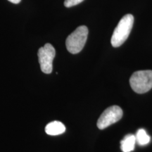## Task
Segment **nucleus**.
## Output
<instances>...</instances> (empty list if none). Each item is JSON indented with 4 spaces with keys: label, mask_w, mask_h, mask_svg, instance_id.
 <instances>
[{
    "label": "nucleus",
    "mask_w": 152,
    "mask_h": 152,
    "mask_svg": "<svg viewBox=\"0 0 152 152\" xmlns=\"http://www.w3.org/2000/svg\"><path fill=\"white\" fill-rule=\"evenodd\" d=\"M37 55L42 71L44 73L50 74L52 72L53 60L56 55L54 47L51 44H46L39 49Z\"/></svg>",
    "instance_id": "obj_4"
},
{
    "label": "nucleus",
    "mask_w": 152,
    "mask_h": 152,
    "mask_svg": "<svg viewBox=\"0 0 152 152\" xmlns=\"http://www.w3.org/2000/svg\"><path fill=\"white\" fill-rule=\"evenodd\" d=\"M136 143L135 135L132 134H127L121 142V149L123 152H130L134 149Z\"/></svg>",
    "instance_id": "obj_7"
},
{
    "label": "nucleus",
    "mask_w": 152,
    "mask_h": 152,
    "mask_svg": "<svg viewBox=\"0 0 152 152\" xmlns=\"http://www.w3.org/2000/svg\"><path fill=\"white\" fill-rule=\"evenodd\" d=\"M123 110L118 106H112L107 108L97 121V127L100 130H104L110 125L115 123L122 118Z\"/></svg>",
    "instance_id": "obj_5"
},
{
    "label": "nucleus",
    "mask_w": 152,
    "mask_h": 152,
    "mask_svg": "<svg viewBox=\"0 0 152 152\" xmlns=\"http://www.w3.org/2000/svg\"><path fill=\"white\" fill-rule=\"evenodd\" d=\"M136 142L141 146L147 145L149 143L151 137L148 135L147 132L144 129H140L136 133Z\"/></svg>",
    "instance_id": "obj_8"
},
{
    "label": "nucleus",
    "mask_w": 152,
    "mask_h": 152,
    "mask_svg": "<svg viewBox=\"0 0 152 152\" xmlns=\"http://www.w3.org/2000/svg\"><path fill=\"white\" fill-rule=\"evenodd\" d=\"M8 1H10V2H11V3L16 4H17L20 3L21 0H8Z\"/></svg>",
    "instance_id": "obj_10"
},
{
    "label": "nucleus",
    "mask_w": 152,
    "mask_h": 152,
    "mask_svg": "<svg viewBox=\"0 0 152 152\" xmlns=\"http://www.w3.org/2000/svg\"><path fill=\"white\" fill-rule=\"evenodd\" d=\"M130 86L134 92L144 94L152 88V71H139L134 72L130 79Z\"/></svg>",
    "instance_id": "obj_3"
},
{
    "label": "nucleus",
    "mask_w": 152,
    "mask_h": 152,
    "mask_svg": "<svg viewBox=\"0 0 152 152\" xmlns=\"http://www.w3.org/2000/svg\"><path fill=\"white\" fill-rule=\"evenodd\" d=\"M134 17L132 14H127L121 19L112 35L111 42L113 47H118L126 41L132 30Z\"/></svg>",
    "instance_id": "obj_1"
},
{
    "label": "nucleus",
    "mask_w": 152,
    "mask_h": 152,
    "mask_svg": "<svg viewBox=\"0 0 152 152\" xmlns=\"http://www.w3.org/2000/svg\"><path fill=\"white\" fill-rule=\"evenodd\" d=\"M65 125L60 121H53L48 123L45 128V132L49 135H58L65 132Z\"/></svg>",
    "instance_id": "obj_6"
},
{
    "label": "nucleus",
    "mask_w": 152,
    "mask_h": 152,
    "mask_svg": "<svg viewBox=\"0 0 152 152\" xmlns=\"http://www.w3.org/2000/svg\"><path fill=\"white\" fill-rule=\"evenodd\" d=\"M84 0H65L64 1V6L67 8L74 7V6L78 4L83 2Z\"/></svg>",
    "instance_id": "obj_9"
},
{
    "label": "nucleus",
    "mask_w": 152,
    "mask_h": 152,
    "mask_svg": "<svg viewBox=\"0 0 152 152\" xmlns=\"http://www.w3.org/2000/svg\"><path fill=\"white\" fill-rule=\"evenodd\" d=\"M88 36V28L81 26L76 28L75 31L67 37L66 46L67 50L73 54L80 52L86 43Z\"/></svg>",
    "instance_id": "obj_2"
}]
</instances>
